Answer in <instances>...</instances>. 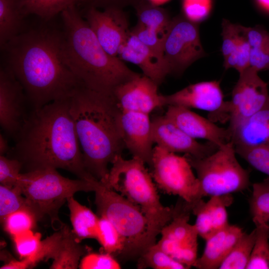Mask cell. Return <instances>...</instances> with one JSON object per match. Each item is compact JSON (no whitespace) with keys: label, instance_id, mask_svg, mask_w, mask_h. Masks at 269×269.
<instances>
[{"label":"cell","instance_id":"obj_1","mask_svg":"<svg viewBox=\"0 0 269 269\" xmlns=\"http://www.w3.org/2000/svg\"><path fill=\"white\" fill-rule=\"evenodd\" d=\"M61 41L62 32L41 28L23 31L3 49L7 67L34 109L69 98L84 86L62 59Z\"/></svg>","mask_w":269,"mask_h":269},{"label":"cell","instance_id":"obj_2","mask_svg":"<svg viewBox=\"0 0 269 269\" xmlns=\"http://www.w3.org/2000/svg\"><path fill=\"white\" fill-rule=\"evenodd\" d=\"M69 98L34 109L17 135L14 158L21 161L27 171L60 168L78 178L97 180L85 168Z\"/></svg>","mask_w":269,"mask_h":269},{"label":"cell","instance_id":"obj_3","mask_svg":"<svg viewBox=\"0 0 269 269\" xmlns=\"http://www.w3.org/2000/svg\"><path fill=\"white\" fill-rule=\"evenodd\" d=\"M70 111L87 171L104 182L116 156L125 148L119 124L121 110L113 94L84 86L69 98Z\"/></svg>","mask_w":269,"mask_h":269},{"label":"cell","instance_id":"obj_4","mask_svg":"<svg viewBox=\"0 0 269 269\" xmlns=\"http://www.w3.org/2000/svg\"><path fill=\"white\" fill-rule=\"evenodd\" d=\"M61 14L63 23L61 57L84 86L112 94L117 86L139 74L104 50L76 5Z\"/></svg>","mask_w":269,"mask_h":269},{"label":"cell","instance_id":"obj_5","mask_svg":"<svg viewBox=\"0 0 269 269\" xmlns=\"http://www.w3.org/2000/svg\"><path fill=\"white\" fill-rule=\"evenodd\" d=\"M145 164L136 157L126 159L118 155L102 183L140 209L146 218L149 238L154 244L162 228L172 220L175 207L162 204L157 186Z\"/></svg>","mask_w":269,"mask_h":269},{"label":"cell","instance_id":"obj_6","mask_svg":"<svg viewBox=\"0 0 269 269\" xmlns=\"http://www.w3.org/2000/svg\"><path fill=\"white\" fill-rule=\"evenodd\" d=\"M98 180L71 179L62 176L56 169H37L21 173L17 187L26 199L37 220L47 217L57 231L63 225L59 211L68 198L79 191L95 192Z\"/></svg>","mask_w":269,"mask_h":269},{"label":"cell","instance_id":"obj_7","mask_svg":"<svg viewBox=\"0 0 269 269\" xmlns=\"http://www.w3.org/2000/svg\"><path fill=\"white\" fill-rule=\"evenodd\" d=\"M94 192L99 215L110 220L124 240L119 258L122 261L138 259L154 245L149 238L146 217L138 207L101 182Z\"/></svg>","mask_w":269,"mask_h":269},{"label":"cell","instance_id":"obj_8","mask_svg":"<svg viewBox=\"0 0 269 269\" xmlns=\"http://www.w3.org/2000/svg\"><path fill=\"white\" fill-rule=\"evenodd\" d=\"M236 153L230 142L202 158L185 154L196 172L203 198L230 194L248 188L249 172L238 161Z\"/></svg>","mask_w":269,"mask_h":269},{"label":"cell","instance_id":"obj_9","mask_svg":"<svg viewBox=\"0 0 269 269\" xmlns=\"http://www.w3.org/2000/svg\"><path fill=\"white\" fill-rule=\"evenodd\" d=\"M149 166L155 184L164 193L177 195L190 204L203 198L199 180L185 155L179 156L156 145Z\"/></svg>","mask_w":269,"mask_h":269},{"label":"cell","instance_id":"obj_10","mask_svg":"<svg viewBox=\"0 0 269 269\" xmlns=\"http://www.w3.org/2000/svg\"><path fill=\"white\" fill-rule=\"evenodd\" d=\"M162 53L169 74L178 76L193 62L206 56L198 22L183 14L172 18L163 38Z\"/></svg>","mask_w":269,"mask_h":269},{"label":"cell","instance_id":"obj_11","mask_svg":"<svg viewBox=\"0 0 269 269\" xmlns=\"http://www.w3.org/2000/svg\"><path fill=\"white\" fill-rule=\"evenodd\" d=\"M179 198L175 205L176 211L172 220L162 228L161 238L156 244L190 269L198 258V234L194 225L188 223L192 213L190 204Z\"/></svg>","mask_w":269,"mask_h":269},{"label":"cell","instance_id":"obj_12","mask_svg":"<svg viewBox=\"0 0 269 269\" xmlns=\"http://www.w3.org/2000/svg\"><path fill=\"white\" fill-rule=\"evenodd\" d=\"M258 71L249 67L239 73L233 89L231 99L226 102L224 122L229 125L243 120L262 109L269 100L268 84L258 75Z\"/></svg>","mask_w":269,"mask_h":269},{"label":"cell","instance_id":"obj_13","mask_svg":"<svg viewBox=\"0 0 269 269\" xmlns=\"http://www.w3.org/2000/svg\"><path fill=\"white\" fill-rule=\"evenodd\" d=\"M80 243L72 230L64 224L59 230L42 240L37 253L26 259L30 267L51 259L50 269H75L79 266L81 257L88 252L87 248Z\"/></svg>","mask_w":269,"mask_h":269},{"label":"cell","instance_id":"obj_14","mask_svg":"<svg viewBox=\"0 0 269 269\" xmlns=\"http://www.w3.org/2000/svg\"><path fill=\"white\" fill-rule=\"evenodd\" d=\"M85 18L104 50L111 56L118 57L120 48L131 33L128 17L123 9L108 7L100 11L87 5Z\"/></svg>","mask_w":269,"mask_h":269},{"label":"cell","instance_id":"obj_15","mask_svg":"<svg viewBox=\"0 0 269 269\" xmlns=\"http://www.w3.org/2000/svg\"><path fill=\"white\" fill-rule=\"evenodd\" d=\"M164 106H177L188 109H197L210 113L212 122L220 121L226 102L220 87L216 80L190 84L172 94L162 95Z\"/></svg>","mask_w":269,"mask_h":269},{"label":"cell","instance_id":"obj_16","mask_svg":"<svg viewBox=\"0 0 269 269\" xmlns=\"http://www.w3.org/2000/svg\"><path fill=\"white\" fill-rule=\"evenodd\" d=\"M150 78L139 74L117 86L113 91L115 102L121 112H134L150 114L163 107L162 95L158 86Z\"/></svg>","mask_w":269,"mask_h":269},{"label":"cell","instance_id":"obj_17","mask_svg":"<svg viewBox=\"0 0 269 269\" xmlns=\"http://www.w3.org/2000/svg\"><path fill=\"white\" fill-rule=\"evenodd\" d=\"M151 126L154 143L169 152L183 153L195 158H202L219 148L210 142H198L165 115L153 118Z\"/></svg>","mask_w":269,"mask_h":269},{"label":"cell","instance_id":"obj_18","mask_svg":"<svg viewBox=\"0 0 269 269\" xmlns=\"http://www.w3.org/2000/svg\"><path fill=\"white\" fill-rule=\"evenodd\" d=\"M24 89L7 67L0 70V125L10 135H17L26 117Z\"/></svg>","mask_w":269,"mask_h":269},{"label":"cell","instance_id":"obj_19","mask_svg":"<svg viewBox=\"0 0 269 269\" xmlns=\"http://www.w3.org/2000/svg\"><path fill=\"white\" fill-rule=\"evenodd\" d=\"M119 124L125 144L133 157L149 166L153 152L151 119L149 115L134 112H121Z\"/></svg>","mask_w":269,"mask_h":269},{"label":"cell","instance_id":"obj_20","mask_svg":"<svg viewBox=\"0 0 269 269\" xmlns=\"http://www.w3.org/2000/svg\"><path fill=\"white\" fill-rule=\"evenodd\" d=\"M167 107L165 116L191 137L206 139L218 147L231 142L228 128L219 127L190 109L177 106Z\"/></svg>","mask_w":269,"mask_h":269},{"label":"cell","instance_id":"obj_21","mask_svg":"<svg viewBox=\"0 0 269 269\" xmlns=\"http://www.w3.org/2000/svg\"><path fill=\"white\" fill-rule=\"evenodd\" d=\"M118 57L123 61L137 65L143 74L158 85L169 74L163 56L144 44L131 32L120 48Z\"/></svg>","mask_w":269,"mask_h":269},{"label":"cell","instance_id":"obj_22","mask_svg":"<svg viewBox=\"0 0 269 269\" xmlns=\"http://www.w3.org/2000/svg\"><path fill=\"white\" fill-rule=\"evenodd\" d=\"M228 129L235 149L269 144V100L259 111Z\"/></svg>","mask_w":269,"mask_h":269},{"label":"cell","instance_id":"obj_23","mask_svg":"<svg viewBox=\"0 0 269 269\" xmlns=\"http://www.w3.org/2000/svg\"><path fill=\"white\" fill-rule=\"evenodd\" d=\"M243 233L241 227L229 224L215 232L205 240L204 252L193 267L198 269H219Z\"/></svg>","mask_w":269,"mask_h":269},{"label":"cell","instance_id":"obj_24","mask_svg":"<svg viewBox=\"0 0 269 269\" xmlns=\"http://www.w3.org/2000/svg\"><path fill=\"white\" fill-rule=\"evenodd\" d=\"M21 0H0V46L7 43L23 32Z\"/></svg>","mask_w":269,"mask_h":269},{"label":"cell","instance_id":"obj_25","mask_svg":"<svg viewBox=\"0 0 269 269\" xmlns=\"http://www.w3.org/2000/svg\"><path fill=\"white\" fill-rule=\"evenodd\" d=\"M70 211L72 232L77 241L86 239H96L99 220L90 209L81 204L73 196L67 200Z\"/></svg>","mask_w":269,"mask_h":269},{"label":"cell","instance_id":"obj_26","mask_svg":"<svg viewBox=\"0 0 269 269\" xmlns=\"http://www.w3.org/2000/svg\"><path fill=\"white\" fill-rule=\"evenodd\" d=\"M250 45V67L257 71L269 70V32L262 26L245 27Z\"/></svg>","mask_w":269,"mask_h":269},{"label":"cell","instance_id":"obj_27","mask_svg":"<svg viewBox=\"0 0 269 269\" xmlns=\"http://www.w3.org/2000/svg\"><path fill=\"white\" fill-rule=\"evenodd\" d=\"M133 6L136 11L137 23L165 35L172 19L167 10L148 0H138Z\"/></svg>","mask_w":269,"mask_h":269},{"label":"cell","instance_id":"obj_28","mask_svg":"<svg viewBox=\"0 0 269 269\" xmlns=\"http://www.w3.org/2000/svg\"><path fill=\"white\" fill-rule=\"evenodd\" d=\"M90 0H21V10L24 16L34 14L49 21L67 8L79 3L89 5Z\"/></svg>","mask_w":269,"mask_h":269},{"label":"cell","instance_id":"obj_29","mask_svg":"<svg viewBox=\"0 0 269 269\" xmlns=\"http://www.w3.org/2000/svg\"><path fill=\"white\" fill-rule=\"evenodd\" d=\"M249 205L256 227L264 229L269 236V177L253 184Z\"/></svg>","mask_w":269,"mask_h":269},{"label":"cell","instance_id":"obj_30","mask_svg":"<svg viewBox=\"0 0 269 269\" xmlns=\"http://www.w3.org/2000/svg\"><path fill=\"white\" fill-rule=\"evenodd\" d=\"M256 229L250 233L244 232L221 264L220 269H246L255 242Z\"/></svg>","mask_w":269,"mask_h":269},{"label":"cell","instance_id":"obj_31","mask_svg":"<svg viewBox=\"0 0 269 269\" xmlns=\"http://www.w3.org/2000/svg\"><path fill=\"white\" fill-rule=\"evenodd\" d=\"M96 239L104 252L120 257L124 249V240L114 225L107 218L100 216Z\"/></svg>","mask_w":269,"mask_h":269},{"label":"cell","instance_id":"obj_32","mask_svg":"<svg viewBox=\"0 0 269 269\" xmlns=\"http://www.w3.org/2000/svg\"><path fill=\"white\" fill-rule=\"evenodd\" d=\"M138 269H187L186 266L176 261L155 244L137 259Z\"/></svg>","mask_w":269,"mask_h":269},{"label":"cell","instance_id":"obj_33","mask_svg":"<svg viewBox=\"0 0 269 269\" xmlns=\"http://www.w3.org/2000/svg\"><path fill=\"white\" fill-rule=\"evenodd\" d=\"M255 229V242L246 269H269V236L263 228Z\"/></svg>","mask_w":269,"mask_h":269},{"label":"cell","instance_id":"obj_34","mask_svg":"<svg viewBox=\"0 0 269 269\" xmlns=\"http://www.w3.org/2000/svg\"><path fill=\"white\" fill-rule=\"evenodd\" d=\"M22 209L31 211L26 198L20 190L16 186L10 187L0 185V216L1 220L8 215Z\"/></svg>","mask_w":269,"mask_h":269},{"label":"cell","instance_id":"obj_35","mask_svg":"<svg viewBox=\"0 0 269 269\" xmlns=\"http://www.w3.org/2000/svg\"><path fill=\"white\" fill-rule=\"evenodd\" d=\"M1 221L4 223L5 231L13 237L32 230L37 220L31 211L22 209L8 215Z\"/></svg>","mask_w":269,"mask_h":269},{"label":"cell","instance_id":"obj_36","mask_svg":"<svg viewBox=\"0 0 269 269\" xmlns=\"http://www.w3.org/2000/svg\"><path fill=\"white\" fill-rule=\"evenodd\" d=\"M233 199L230 194L211 196L206 202L215 232L229 224L226 208L232 204Z\"/></svg>","mask_w":269,"mask_h":269},{"label":"cell","instance_id":"obj_37","mask_svg":"<svg viewBox=\"0 0 269 269\" xmlns=\"http://www.w3.org/2000/svg\"><path fill=\"white\" fill-rule=\"evenodd\" d=\"M222 44L221 51L224 59L230 56L237 48L245 35V26L233 23L223 19L222 22Z\"/></svg>","mask_w":269,"mask_h":269},{"label":"cell","instance_id":"obj_38","mask_svg":"<svg viewBox=\"0 0 269 269\" xmlns=\"http://www.w3.org/2000/svg\"><path fill=\"white\" fill-rule=\"evenodd\" d=\"M235 150L253 167L269 177V144L237 148Z\"/></svg>","mask_w":269,"mask_h":269},{"label":"cell","instance_id":"obj_39","mask_svg":"<svg viewBox=\"0 0 269 269\" xmlns=\"http://www.w3.org/2000/svg\"><path fill=\"white\" fill-rule=\"evenodd\" d=\"M16 251L20 257L29 259L38 251L41 242V235L30 230L13 237Z\"/></svg>","mask_w":269,"mask_h":269},{"label":"cell","instance_id":"obj_40","mask_svg":"<svg viewBox=\"0 0 269 269\" xmlns=\"http://www.w3.org/2000/svg\"><path fill=\"white\" fill-rule=\"evenodd\" d=\"M190 204L192 214L196 216L194 226L198 236L206 240L215 232L206 202L202 198Z\"/></svg>","mask_w":269,"mask_h":269},{"label":"cell","instance_id":"obj_41","mask_svg":"<svg viewBox=\"0 0 269 269\" xmlns=\"http://www.w3.org/2000/svg\"><path fill=\"white\" fill-rule=\"evenodd\" d=\"M250 45L245 32V35L236 49L230 56L224 59L223 66L225 69L234 68L239 73L246 69L250 67Z\"/></svg>","mask_w":269,"mask_h":269},{"label":"cell","instance_id":"obj_42","mask_svg":"<svg viewBox=\"0 0 269 269\" xmlns=\"http://www.w3.org/2000/svg\"><path fill=\"white\" fill-rule=\"evenodd\" d=\"M23 167L21 161L16 158L0 156V183L7 187L16 185Z\"/></svg>","mask_w":269,"mask_h":269},{"label":"cell","instance_id":"obj_43","mask_svg":"<svg viewBox=\"0 0 269 269\" xmlns=\"http://www.w3.org/2000/svg\"><path fill=\"white\" fill-rule=\"evenodd\" d=\"M79 267L82 269H120L121 266L113 255L107 253H90L81 260Z\"/></svg>","mask_w":269,"mask_h":269},{"label":"cell","instance_id":"obj_44","mask_svg":"<svg viewBox=\"0 0 269 269\" xmlns=\"http://www.w3.org/2000/svg\"><path fill=\"white\" fill-rule=\"evenodd\" d=\"M142 43L163 56V41L164 35L137 24L131 30Z\"/></svg>","mask_w":269,"mask_h":269},{"label":"cell","instance_id":"obj_45","mask_svg":"<svg viewBox=\"0 0 269 269\" xmlns=\"http://www.w3.org/2000/svg\"><path fill=\"white\" fill-rule=\"evenodd\" d=\"M211 8V0H183V14L197 22L208 15Z\"/></svg>","mask_w":269,"mask_h":269},{"label":"cell","instance_id":"obj_46","mask_svg":"<svg viewBox=\"0 0 269 269\" xmlns=\"http://www.w3.org/2000/svg\"><path fill=\"white\" fill-rule=\"evenodd\" d=\"M138 0H90L89 5L97 8L117 7L123 9L129 5H134Z\"/></svg>","mask_w":269,"mask_h":269},{"label":"cell","instance_id":"obj_47","mask_svg":"<svg viewBox=\"0 0 269 269\" xmlns=\"http://www.w3.org/2000/svg\"><path fill=\"white\" fill-rule=\"evenodd\" d=\"M30 268L28 263L25 259L20 261L11 260L0 267V269H24Z\"/></svg>","mask_w":269,"mask_h":269},{"label":"cell","instance_id":"obj_48","mask_svg":"<svg viewBox=\"0 0 269 269\" xmlns=\"http://www.w3.org/2000/svg\"><path fill=\"white\" fill-rule=\"evenodd\" d=\"M8 142L5 138L1 134L0 135V154H4L8 150Z\"/></svg>","mask_w":269,"mask_h":269},{"label":"cell","instance_id":"obj_49","mask_svg":"<svg viewBox=\"0 0 269 269\" xmlns=\"http://www.w3.org/2000/svg\"><path fill=\"white\" fill-rule=\"evenodd\" d=\"M256 1L262 9L269 13V0H256Z\"/></svg>","mask_w":269,"mask_h":269},{"label":"cell","instance_id":"obj_50","mask_svg":"<svg viewBox=\"0 0 269 269\" xmlns=\"http://www.w3.org/2000/svg\"><path fill=\"white\" fill-rule=\"evenodd\" d=\"M148 0L150 1L151 2L155 4H156L158 3H161V2H163L165 1H166L167 0Z\"/></svg>","mask_w":269,"mask_h":269}]
</instances>
